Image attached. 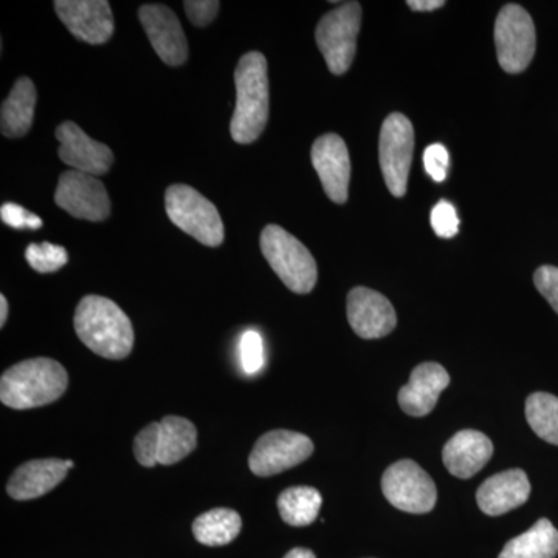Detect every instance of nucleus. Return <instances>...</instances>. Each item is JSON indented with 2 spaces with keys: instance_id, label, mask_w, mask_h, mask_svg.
I'll return each mask as SVG.
<instances>
[{
  "instance_id": "nucleus-24",
  "label": "nucleus",
  "mask_w": 558,
  "mask_h": 558,
  "mask_svg": "<svg viewBox=\"0 0 558 558\" xmlns=\"http://www.w3.org/2000/svg\"><path fill=\"white\" fill-rule=\"evenodd\" d=\"M242 519L233 509L218 508L197 517L193 534L201 545L226 546L240 535Z\"/></svg>"
},
{
  "instance_id": "nucleus-22",
  "label": "nucleus",
  "mask_w": 558,
  "mask_h": 558,
  "mask_svg": "<svg viewBox=\"0 0 558 558\" xmlns=\"http://www.w3.org/2000/svg\"><path fill=\"white\" fill-rule=\"evenodd\" d=\"M196 447L197 429L193 422L180 416L161 418L159 453H157V461L160 465L178 464L193 453Z\"/></svg>"
},
{
  "instance_id": "nucleus-6",
  "label": "nucleus",
  "mask_w": 558,
  "mask_h": 558,
  "mask_svg": "<svg viewBox=\"0 0 558 558\" xmlns=\"http://www.w3.org/2000/svg\"><path fill=\"white\" fill-rule=\"evenodd\" d=\"M360 27L362 7L359 2L340 3L318 22L315 39L333 75H343L351 69L357 51Z\"/></svg>"
},
{
  "instance_id": "nucleus-34",
  "label": "nucleus",
  "mask_w": 558,
  "mask_h": 558,
  "mask_svg": "<svg viewBox=\"0 0 558 558\" xmlns=\"http://www.w3.org/2000/svg\"><path fill=\"white\" fill-rule=\"evenodd\" d=\"M535 288L558 314V267L542 266L534 275Z\"/></svg>"
},
{
  "instance_id": "nucleus-13",
  "label": "nucleus",
  "mask_w": 558,
  "mask_h": 558,
  "mask_svg": "<svg viewBox=\"0 0 558 558\" xmlns=\"http://www.w3.org/2000/svg\"><path fill=\"white\" fill-rule=\"evenodd\" d=\"M54 11L75 38L100 46L112 38L116 21L106 0H57Z\"/></svg>"
},
{
  "instance_id": "nucleus-8",
  "label": "nucleus",
  "mask_w": 558,
  "mask_h": 558,
  "mask_svg": "<svg viewBox=\"0 0 558 558\" xmlns=\"http://www.w3.org/2000/svg\"><path fill=\"white\" fill-rule=\"evenodd\" d=\"M413 150V124L402 113H391L381 124L379 161L385 183L395 197L407 194Z\"/></svg>"
},
{
  "instance_id": "nucleus-2",
  "label": "nucleus",
  "mask_w": 558,
  "mask_h": 558,
  "mask_svg": "<svg viewBox=\"0 0 558 558\" xmlns=\"http://www.w3.org/2000/svg\"><path fill=\"white\" fill-rule=\"evenodd\" d=\"M236 108L230 123L231 137L250 145L260 137L269 120V75L267 60L259 51H250L234 70Z\"/></svg>"
},
{
  "instance_id": "nucleus-3",
  "label": "nucleus",
  "mask_w": 558,
  "mask_h": 558,
  "mask_svg": "<svg viewBox=\"0 0 558 558\" xmlns=\"http://www.w3.org/2000/svg\"><path fill=\"white\" fill-rule=\"evenodd\" d=\"M68 387V371L57 360H24L2 374L0 400L13 410L39 409L57 402Z\"/></svg>"
},
{
  "instance_id": "nucleus-27",
  "label": "nucleus",
  "mask_w": 558,
  "mask_h": 558,
  "mask_svg": "<svg viewBox=\"0 0 558 558\" xmlns=\"http://www.w3.org/2000/svg\"><path fill=\"white\" fill-rule=\"evenodd\" d=\"M25 258L33 270L39 271V274H53L69 263V253L61 245L40 242V244L28 245L25 250Z\"/></svg>"
},
{
  "instance_id": "nucleus-18",
  "label": "nucleus",
  "mask_w": 558,
  "mask_h": 558,
  "mask_svg": "<svg viewBox=\"0 0 558 558\" xmlns=\"http://www.w3.org/2000/svg\"><path fill=\"white\" fill-rule=\"evenodd\" d=\"M449 385L450 376L444 366L435 362L422 363L411 373L409 384L400 388V409L413 417L427 416Z\"/></svg>"
},
{
  "instance_id": "nucleus-30",
  "label": "nucleus",
  "mask_w": 558,
  "mask_h": 558,
  "mask_svg": "<svg viewBox=\"0 0 558 558\" xmlns=\"http://www.w3.org/2000/svg\"><path fill=\"white\" fill-rule=\"evenodd\" d=\"M432 227L435 233L444 240L454 238L459 231L457 209L447 201H440L432 211Z\"/></svg>"
},
{
  "instance_id": "nucleus-15",
  "label": "nucleus",
  "mask_w": 558,
  "mask_h": 558,
  "mask_svg": "<svg viewBox=\"0 0 558 558\" xmlns=\"http://www.w3.org/2000/svg\"><path fill=\"white\" fill-rule=\"evenodd\" d=\"M54 137L60 142V159L68 167L95 178L108 174L113 163L112 149L90 138L78 124L65 121L57 128Z\"/></svg>"
},
{
  "instance_id": "nucleus-29",
  "label": "nucleus",
  "mask_w": 558,
  "mask_h": 558,
  "mask_svg": "<svg viewBox=\"0 0 558 558\" xmlns=\"http://www.w3.org/2000/svg\"><path fill=\"white\" fill-rule=\"evenodd\" d=\"M160 422H153L146 425L134 439V454L138 464L143 468L153 469L159 465L157 453H159Z\"/></svg>"
},
{
  "instance_id": "nucleus-10",
  "label": "nucleus",
  "mask_w": 558,
  "mask_h": 558,
  "mask_svg": "<svg viewBox=\"0 0 558 558\" xmlns=\"http://www.w3.org/2000/svg\"><path fill=\"white\" fill-rule=\"evenodd\" d=\"M314 453V442L303 433L274 429L260 436L248 457V468L260 478L296 468Z\"/></svg>"
},
{
  "instance_id": "nucleus-25",
  "label": "nucleus",
  "mask_w": 558,
  "mask_h": 558,
  "mask_svg": "<svg viewBox=\"0 0 558 558\" xmlns=\"http://www.w3.org/2000/svg\"><path fill=\"white\" fill-rule=\"evenodd\" d=\"M323 498L317 488L299 486L286 488L278 497V510L289 526H310L318 519Z\"/></svg>"
},
{
  "instance_id": "nucleus-16",
  "label": "nucleus",
  "mask_w": 558,
  "mask_h": 558,
  "mask_svg": "<svg viewBox=\"0 0 558 558\" xmlns=\"http://www.w3.org/2000/svg\"><path fill=\"white\" fill-rule=\"evenodd\" d=\"M348 322L359 337L381 339L398 325L395 307L387 296L368 288H355L348 295Z\"/></svg>"
},
{
  "instance_id": "nucleus-37",
  "label": "nucleus",
  "mask_w": 558,
  "mask_h": 558,
  "mask_svg": "<svg viewBox=\"0 0 558 558\" xmlns=\"http://www.w3.org/2000/svg\"><path fill=\"white\" fill-rule=\"evenodd\" d=\"M7 318H9V301L5 295H0V326H5Z\"/></svg>"
},
{
  "instance_id": "nucleus-14",
  "label": "nucleus",
  "mask_w": 558,
  "mask_h": 558,
  "mask_svg": "<svg viewBox=\"0 0 558 558\" xmlns=\"http://www.w3.org/2000/svg\"><path fill=\"white\" fill-rule=\"evenodd\" d=\"M311 157L326 196L336 204H347L351 159L344 140L337 134L322 135L315 140Z\"/></svg>"
},
{
  "instance_id": "nucleus-20",
  "label": "nucleus",
  "mask_w": 558,
  "mask_h": 558,
  "mask_svg": "<svg viewBox=\"0 0 558 558\" xmlns=\"http://www.w3.org/2000/svg\"><path fill=\"white\" fill-rule=\"evenodd\" d=\"M494 454V444L484 433L476 429H462L446 444L442 461L451 475L459 480L475 476Z\"/></svg>"
},
{
  "instance_id": "nucleus-28",
  "label": "nucleus",
  "mask_w": 558,
  "mask_h": 558,
  "mask_svg": "<svg viewBox=\"0 0 558 558\" xmlns=\"http://www.w3.org/2000/svg\"><path fill=\"white\" fill-rule=\"evenodd\" d=\"M240 360L242 371L247 376H256L266 365L264 341L258 330L248 329L242 333L240 341Z\"/></svg>"
},
{
  "instance_id": "nucleus-12",
  "label": "nucleus",
  "mask_w": 558,
  "mask_h": 558,
  "mask_svg": "<svg viewBox=\"0 0 558 558\" xmlns=\"http://www.w3.org/2000/svg\"><path fill=\"white\" fill-rule=\"evenodd\" d=\"M140 22L160 60L179 68L189 60V40L174 11L160 3L140 7Z\"/></svg>"
},
{
  "instance_id": "nucleus-32",
  "label": "nucleus",
  "mask_w": 558,
  "mask_h": 558,
  "mask_svg": "<svg viewBox=\"0 0 558 558\" xmlns=\"http://www.w3.org/2000/svg\"><path fill=\"white\" fill-rule=\"evenodd\" d=\"M424 165L429 178L435 180V182H444L450 165L449 150L446 149V146L439 145V143L428 146L424 153Z\"/></svg>"
},
{
  "instance_id": "nucleus-23",
  "label": "nucleus",
  "mask_w": 558,
  "mask_h": 558,
  "mask_svg": "<svg viewBox=\"0 0 558 558\" xmlns=\"http://www.w3.org/2000/svg\"><path fill=\"white\" fill-rule=\"evenodd\" d=\"M558 531L549 520L542 519L524 534L510 539L498 558H556Z\"/></svg>"
},
{
  "instance_id": "nucleus-11",
  "label": "nucleus",
  "mask_w": 558,
  "mask_h": 558,
  "mask_svg": "<svg viewBox=\"0 0 558 558\" xmlns=\"http://www.w3.org/2000/svg\"><path fill=\"white\" fill-rule=\"evenodd\" d=\"M54 202L76 219L102 222L110 216L108 190L101 180L86 172L65 171L54 191Z\"/></svg>"
},
{
  "instance_id": "nucleus-4",
  "label": "nucleus",
  "mask_w": 558,
  "mask_h": 558,
  "mask_svg": "<svg viewBox=\"0 0 558 558\" xmlns=\"http://www.w3.org/2000/svg\"><path fill=\"white\" fill-rule=\"evenodd\" d=\"M260 252L292 292L304 295L317 284L318 269L314 256L289 231L279 226H267L260 233Z\"/></svg>"
},
{
  "instance_id": "nucleus-5",
  "label": "nucleus",
  "mask_w": 558,
  "mask_h": 558,
  "mask_svg": "<svg viewBox=\"0 0 558 558\" xmlns=\"http://www.w3.org/2000/svg\"><path fill=\"white\" fill-rule=\"evenodd\" d=\"M168 218L180 230L207 247H219L226 238L218 208L189 185H171L165 193Z\"/></svg>"
},
{
  "instance_id": "nucleus-19",
  "label": "nucleus",
  "mask_w": 558,
  "mask_h": 558,
  "mask_svg": "<svg viewBox=\"0 0 558 558\" xmlns=\"http://www.w3.org/2000/svg\"><path fill=\"white\" fill-rule=\"evenodd\" d=\"M531 497V483L521 469L497 473L481 484L476 492L480 509L488 517H498L520 508Z\"/></svg>"
},
{
  "instance_id": "nucleus-17",
  "label": "nucleus",
  "mask_w": 558,
  "mask_h": 558,
  "mask_svg": "<svg viewBox=\"0 0 558 558\" xmlns=\"http://www.w3.org/2000/svg\"><path fill=\"white\" fill-rule=\"evenodd\" d=\"M73 461L64 459H33L14 470L7 484V494L17 501L44 497L68 476Z\"/></svg>"
},
{
  "instance_id": "nucleus-26",
  "label": "nucleus",
  "mask_w": 558,
  "mask_h": 558,
  "mask_svg": "<svg viewBox=\"0 0 558 558\" xmlns=\"http://www.w3.org/2000/svg\"><path fill=\"white\" fill-rule=\"evenodd\" d=\"M527 424L538 438L558 446V398L548 392H534L526 400Z\"/></svg>"
},
{
  "instance_id": "nucleus-9",
  "label": "nucleus",
  "mask_w": 558,
  "mask_h": 558,
  "mask_svg": "<svg viewBox=\"0 0 558 558\" xmlns=\"http://www.w3.org/2000/svg\"><path fill=\"white\" fill-rule=\"evenodd\" d=\"M381 490L396 509L409 513H428L438 499L435 481L411 459H402L385 470Z\"/></svg>"
},
{
  "instance_id": "nucleus-36",
  "label": "nucleus",
  "mask_w": 558,
  "mask_h": 558,
  "mask_svg": "<svg viewBox=\"0 0 558 558\" xmlns=\"http://www.w3.org/2000/svg\"><path fill=\"white\" fill-rule=\"evenodd\" d=\"M284 558H317L311 549L306 548H293L286 554Z\"/></svg>"
},
{
  "instance_id": "nucleus-33",
  "label": "nucleus",
  "mask_w": 558,
  "mask_h": 558,
  "mask_svg": "<svg viewBox=\"0 0 558 558\" xmlns=\"http://www.w3.org/2000/svg\"><path fill=\"white\" fill-rule=\"evenodd\" d=\"M183 7L191 24L196 27H207L218 16L220 3L216 0H186Z\"/></svg>"
},
{
  "instance_id": "nucleus-31",
  "label": "nucleus",
  "mask_w": 558,
  "mask_h": 558,
  "mask_svg": "<svg viewBox=\"0 0 558 558\" xmlns=\"http://www.w3.org/2000/svg\"><path fill=\"white\" fill-rule=\"evenodd\" d=\"M0 218H2L3 223L16 230H39L44 226L39 216L33 215V213L17 204H3L0 208Z\"/></svg>"
},
{
  "instance_id": "nucleus-1",
  "label": "nucleus",
  "mask_w": 558,
  "mask_h": 558,
  "mask_svg": "<svg viewBox=\"0 0 558 558\" xmlns=\"http://www.w3.org/2000/svg\"><path fill=\"white\" fill-rule=\"evenodd\" d=\"M73 326L78 339L100 357L123 360L134 348L130 317L106 296H84L76 307Z\"/></svg>"
},
{
  "instance_id": "nucleus-21",
  "label": "nucleus",
  "mask_w": 558,
  "mask_h": 558,
  "mask_svg": "<svg viewBox=\"0 0 558 558\" xmlns=\"http://www.w3.org/2000/svg\"><path fill=\"white\" fill-rule=\"evenodd\" d=\"M38 92L27 76L16 81L0 110V131L5 137H24L31 131Z\"/></svg>"
},
{
  "instance_id": "nucleus-35",
  "label": "nucleus",
  "mask_w": 558,
  "mask_h": 558,
  "mask_svg": "<svg viewBox=\"0 0 558 558\" xmlns=\"http://www.w3.org/2000/svg\"><path fill=\"white\" fill-rule=\"evenodd\" d=\"M407 5L413 11H433L446 5L444 0H409Z\"/></svg>"
},
{
  "instance_id": "nucleus-7",
  "label": "nucleus",
  "mask_w": 558,
  "mask_h": 558,
  "mask_svg": "<svg viewBox=\"0 0 558 558\" xmlns=\"http://www.w3.org/2000/svg\"><path fill=\"white\" fill-rule=\"evenodd\" d=\"M498 62L508 73L524 72L534 60L537 35L532 17L523 7L509 3L495 22Z\"/></svg>"
}]
</instances>
